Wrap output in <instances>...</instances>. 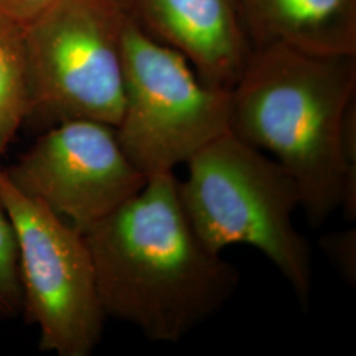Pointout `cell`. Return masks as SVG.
I'll list each match as a JSON object with an SVG mask.
<instances>
[{
  "label": "cell",
  "mask_w": 356,
  "mask_h": 356,
  "mask_svg": "<svg viewBox=\"0 0 356 356\" xmlns=\"http://www.w3.org/2000/svg\"><path fill=\"white\" fill-rule=\"evenodd\" d=\"M186 165L178 197L204 245L216 254L234 244L259 250L307 305L312 251L293 223L301 193L291 173L231 131L204 145Z\"/></svg>",
  "instance_id": "obj_3"
},
{
  "label": "cell",
  "mask_w": 356,
  "mask_h": 356,
  "mask_svg": "<svg viewBox=\"0 0 356 356\" xmlns=\"http://www.w3.org/2000/svg\"><path fill=\"white\" fill-rule=\"evenodd\" d=\"M53 0H0V13L20 26H26Z\"/></svg>",
  "instance_id": "obj_13"
},
{
  "label": "cell",
  "mask_w": 356,
  "mask_h": 356,
  "mask_svg": "<svg viewBox=\"0 0 356 356\" xmlns=\"http://www.w3.org/2000/svg\"><path fill=\"white\" fill-rule=\"evenodd\" d=\"M3 170L17 191L82 232L135 197L148 181L123 151L115 127L86 119L42 131Z\"/></svg>",
  "instance_id": "obj_7"
},
{
  "label": "cell",
  "mask_w": 356,
  "mask_h": 356,
  "mask_svg": "<svg viewBox=\"0 0 356 356\" xmlns=\"http://www.w3.org/2000/svg\"><path fill=\"white\" fill-rule=\"evenodd\" d=\"M29 111L23 26L0 13V160Z\"/></svg>",
  "instance_id": "obj_10"
},
{
  "label": "cell",
  "mask_w": 356,
  "mask_h": 356,
  "mask_svg": "<svg viewBox=\"0 0 356 356\" xmlns=\"http://www.w3.org/2000/svg\"><path fill=\"white\" fill-rule=\"evenodd\" d=\"M124 103L118 140L152 177L173 173L229 131L231 90L206 85L177 51L129 19L123 36Z\"/></svg>",
  "instance_id": "obj_5"
},
{
  "label": "cell",
  "mask_w": 356,
  "mask_h": 356,
  "mask_svg": "<svg viewBox=\"0 0 356 356\" xmlns=\"http://www.w3.org/2000/svg\"><path fill=\"white\" fill-rule=\"evenodd\" d=\"M126 0H53L23 26L29 111L38 129L86 119L116 127L124 103Z\"/></svg>",
  "instance_id": "obj_4"
},
{
  "label": "cell",
  "mask_w": 356,
  "mask_h": 356,
  "mask_svg": "<svg viewBox=\"0 0 356 356\" xmlns=\"http://www.w3.org/2000/svg\"><path fill=\"white\" fill-rule=\"evenodd\" d=\"M0 206L15 229L22 313L38 326V348L58 356L91 355L107 316L83 232L17 191L1 165Z\"/></svg>",
  "instance_id": "obj_6"
},
{
  "label": "cell",
  "mask_w": 356,
  "mask_h": 356,
  "mask_svg": "<svg viewBox=\"0 0 356 356\" xmlns=\"http://www.w3.org/2000/svg\"><path fill=\"white\" fill-rule=\"evenodd\" d=\"M23 312L19 272V250L13 223L0 206V318H13Z\"/></svg>",
  "instance_id": "obj_11"
},
{
  "label": "cell",
  "mask_w": 356,
  "mask_h": 356,
  "mask_svg": "<svg viewBox=\"0 0 356 356\" xmlns=\"http://www.w3.org/2000/svg\"><path fill=\"white\" fill-rule=\"evenodd\" d=\"M323 252L330 259L332 266L339 270L348 285L356 284V229L330 232L322 236L319 242Z\"/></svg>",
  "instance_id": "obj_12"
},
{
  "label": "cell",
  "mask_w": 356,
  "mask_h": 356,
  "mask_svg": "<svg viewBox=\"0 0 356 356\" xmlns=\"http://www.w3.org/2000/svg\"><path fill=\"white\" fill-rule=\"evenodd\" d=\"M252 47L356 56V0H239Z\"/></svg>",
  "instance_id": "obj_9"
},
{
  "label": "cell",
  "mask_w": 356,
  "mask_h": 356,
  "mask_svg": "<svg viewBox=\"0 0 356 356\" xmlns=\"http://www.w3.org/2000/svg\"><path fill=\"white\" fill-rule=\"evenodd\" d=\"M126 1L138 26L181 53L206 85L234 88L252 53L239 0Z\"/></svg>",
  "instance_id": "obj_8"
},
{
  "label": "cell",
  "mask_w": 356,
  "mask_h": 356,
  "mask_svg": "<svg viewBox=\"0 0 356 356\" xmlns=\"http://www.w3.org/2000/svg\"><path fill=\"white\" fill-rule=\"evenodd\" d=\"M177 182L173 173L148 178L135 197L83 231L106 316L159 343H176L213 317L241 279L191 227Z\"/></svg>",
  "instance_id": "obj_1"
},
{
  "label": "cell",
  "mask_w": 356,
  "mask_h": 356,
  "mask_svg": "<svg viewBox=\"0 0 356 356\" xmlns=\"http://www.w3.org/2000/svg\"><path fill=\"white\" fill-rule=\"evenodd\" d=\"M356 102V56L256 48L231 89L229 131L270 153L298 185L313 227L341 209L346 116Z\"/></svg>",
  "instance_id": "obj_2"
}]
</instances>
